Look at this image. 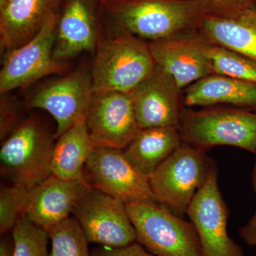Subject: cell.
<instances>
[{
	"label": "cell",
	"instance_id": "cell-1",
	"mask_svg": "<svg viewBox=\"0 0 256 256\" xmlns=\"http://www.w3.org/2000/svg\"><path fill=\"white\" fill-rule=\"evenodd\" d=\"M118 32L150 42L194 31L210 0H102Z\"/></svg>",
	"mask_w": 256,
	"mask_h": 256
},
{
	"label": "cell",
	"instance_id": "cell-2",
	"mask_svg": "<svg viewBox=\"0 0 256 256\" xmlns=\"http://www.w3.org/2000/svg\"><path fill=\"white\" fill-rule=\"evenodd\" d=\"M148 42L118 32L100 42L92 70L94 92H131L156 68Z\"/></svg>",
	"mask_w": 256,
	"mask_h": 256
},
{
	"label": "cell",
	"instance_id": "cell-3",
	"mask_svg": "<svg viewBox=\"0 0 256 256\" xmlns=\"http://www.w3.org/2000/svg\"><path fill=\"white\" fill-rule=\"evenodd\" d=\"M180 130L183 142L198 149L228 146L256 154V114L246 109H185Z\"/></svg>",
	"mask_w": 256,
	"mask_h": 256
},
{
	"label": "cell",
	"instance_id": "cell-4",
	"mask_svg": "<svg viewBox=\"0 0 256 256\" xmlns=\"http://www.w3.org/2000/svg\"><path fill=\"white\" fill-rule=\"evenodd\" d=\"M54 139L36 120H23L2 143V175L28 190L50 178Z\"/></svg>",
	"mask_w": 256,
	"mask_h": 256
},
{
	"label": "cell",
	"instance_id": "cell-5",
	"mask_svg": "<svg viewBox=\"0 0 256 256\" xmlns=\"http://www.w3.org/2000/svg\"><path fill=\"white\" fill-rule=\"evenodd\" d=\"M136 242L154 256H202L194 226L159 203L126 204Z\"/></svg>",
	"mask_w": 256,
	"mask_h": 256
},
{
	"label": "cell",
	"instance_id": "cell-6",
	"mask_svg": "<svg viewBox=\"0 0 256 256\" xmlns=\"http://www.w3.org/2000/svg\"><path fill=\"white\" fill-rule=\"evenodd\" d=\"M214 166L205 150L182 142L149 176L152 191L158 203L182 215Z\"/></svg>",
	"mask_w": 256,
	"mask_h": 256
},
{
	"label": "cell",
	"instance_id": "cell-7",
	"mask_svg": "<svg viewBox=\"0 0 256 256\" xmlns=\"http://www.w3.org/2000/svg\"><path fill=\"white\" fill-rule=\"evenodd\" d=\"M84 178L92 188L124 204L158 203L149 178L131 164L122 150L94 146L84 168Z\"/></svg>",
	"mask_w": 256,
	"mask_h": 256
},
{
	"label": "cell",
	"instance_id": "cell-8",
	"mask_svg": "<svg viewBox=\"0 0 256 256\" xmlns=\"http://www.w3.org/2000/svg\"><path fill=\"white\" fill-rule=\"evenodd\" d=\"M60 16L58 12L52 14L31 40L5 54L0 72L1 95L66 70L65 64L54 58Z\"/></svg>",
	"mask_w": 256,
	"mask_h": 256
},
{
	"label": "cell",
	"instance_id": "cell-9",
	"mask_svg": "<svg viewBox=\"0 0 256 256\" xmlns=\"http://www.w3.org/2000/svg\"><path fill=\"white\" fill-rule=\"evenodd\" d=\"M89 242L122 248L136 242V234L126 204L114 197L90 188L73 210Z\"/></svg>",
	"mask_w": 256,
	"mask_h": 256
},
{
	"label": "cell",
	"instance_id": "cell-10",
	"mask_svg": "<svg viewBox=\"0 0 256 256\" xmlns=\"http://www.w3.org/2000/svg\"><path fill=\"white\" fill-rule=\"evenodd\" d=\"M217 176L214 166L186 214L198 234L202 256H245L227 232L228 210L218 188Z\"/></svg>",
	"mask_w": 256,
	"mask_h": 256
},
{
	"label": "cell",
	"instance_id": "cell-11",
	"mask_svg": "<svg viewBox=\"0 0 256 256\" xmlns=\"http://www.w3.org/2000/svg\"><path fill=\"white\" fill-rule=\"evenodd\" d=\"M86 124L94 146L122 150L140 130L130 92H94Z\"/></svg>",
	"mask_w": 256,
	"mask_h": 256
},
{
	"label": "cell",
	"instance_id": "cell-12",
	"mask_svg": "<svg viewBox=\"0 0 256 256\" xmlns=\"http://www.w3.org/2000/svg\"><path fill=\"white\" fill-rule=\"evenodd\" d=\"M92 72L78 68L42 87L28 100L30 108H40L56 122L57 139L86 116L94 95Z\"/></svg>",
	"mask_w": 256,
	"mask_h": 256
},
{
	"label": "cell",
	"instance_id": "cell-13",
	"mask_svg": "<svg viewBox=\"0 0 256 256\" xmlns=\"http://www.w3.org/2000/svg\"><path fill=\"white\" fill-rule=\"evenodd\" d=\"M130 94L140 129L180 128L185 110L183 90L158 66L152 73Z\"/></svg>",
	"mask_w": 256,
	"mask_h": 256
},
{
	"label": "cell",
	"instance_id": "cell-14",
	"mask_svg": "<svg viewBox=\"0 0 256 256\" xmlns=\"http://www.w3.org/2000/svg\"><path fill=\"white\" fill-rule=\"evenodd\" d=\"M148 43L156 66L182 90L214 74L205 43L194 32Z\"/></svg>",
	"mask_w": 256,
	"mask_h": 256
},
{
	"label": "cell",
	"instance_id": "cell-15",
	"mask_svg": "<svg viewBox=\"0 0 256 256\" xmlns=\"http://www.w3.org/2000/svg\"><path fill=\"white\" fill-rule=\"evenodd\" d=\"M90 188L84 178L64 180L50 175L28 190L24 216L48 232L70 218L77 204Z\"/></svg>",
	"mask_w": 256,
	"mask_h": 256
},
{
	"label": "cell",
	"instance_id": "cell-16",
	"mask_svg": "<svg viewBox=\"0 0 256 256\" xmlns=\"http://www.w3.org/2000/svg\"><path fill=\"white\" fill-rule=\"evenodd\" d=\"M194 32L205 43L256 60V9H213L200 20Z\"/></svg>",
	"mask_w": 256,
	"mask_h": 256
},
{
	"label": "cell",
	"instance_id": "cell-17",
	"mask_svg": "<svg viewBox=\"0 0 256 256\" xmlns=\"http://www.w3.org/2000/svg\"><path fill=\"white\" fill-rule=\"evenodd\" d=\"M98 30L90 0H68L60 16L54 58L64 63L82 52H96Z\"/></svg>",
	"mask_w": 256,
	"mask_h": 256
},
{
	"label": "cell",
	"instance_id": "cell-18",
	"mask_svg": "<svg viewBox=\"0 0 256 256\" xmlns=\"http://www.w3.org/2000/svg\"><path fill=\"white\" fill-rule=\"evenodd\" d=\"M60 0H6L0 6V45L5 54L23 46L57 12Z\"/></svg>",
	"mask_w": 256,
	"mask_h": 256
},
{
	"label": "cell",
	"instance_id": "cell-19",
	"mask_svg": "<svg viewBox=\"0 0 256 256\" xmlns=\"http://www.w3.org/2000/svg\"><path fill=\"white\" fill-rule=\"evenodd\" d=\"M183 99L190 107L228 105L256 110V84L212 74L184 89Z\"/></svg>",
	"mask_w": 256,
	"mask_h": 256
},
{
	"label": "cell",
	"instance_id": "cell-20",
	"mask_svg": "<svg viewBox=\"0 0 256 256\" xmlns=\"http://www.w3.org/2000/svg\"><path fill=\"white\" fill-rule=\"evenodd\" d=\"M182 142L180 128H144L122 151L131 164L149 178Z\"/></svg>",
	"mask_w": 256,
	"mask_h": 256
},
{
	"label": "cell",
	"instance_id": "cell-21",
	"mask_svg": "<svg viewBox=\"0 0 256 256\" xmlns=\"http://www.w3.org/2000/svg\"><path fill=\"white\" fill-rule=\"evenodd\" d=\"M52 156V174L64 180L84 178V170L94 144L88 132L86 117L57 138Z\"/></svg>",
	"mask_w": 256,
	"mask_h": 256
},
{
	"label": "cell",
	"instance_id": "cell-22",
	"mask_svg": "<svg viewBox=\"0 0 256 256\" xmlns=\"http://www.w3.org/2000/svg\"><path fill=\"white\" fill-rule=\"evenodd\" d=\"M205 50L214 74L256 84V60L234 50L210 44L205 43Z\"/></svg>",
	"mask_w": 256,
	"mask_h": 256
},
{
	"label": "cell",
	"instance_id": "cell-23",
	"mask_svg": "<svg viewBox=\"0 0 256 256\" xmlns=\"http://www.w3.org/2000/svg\"><path fill=\"white\" fill-rule=\"evenodd\" d=\"M48 233L52 242L48 256H90L89 242L73 216L50 228Z\"/></svg>",
	"mask_w": 256,
	"mask_h": 256
},
{
	"label": "cell",
	"instance_id": "cell-24",
	"mask_svg": "<svg viewBox=\"0 0 256 256\" xmlns=\"http://www.w3.org/2000/svg\"><path fill=\"white\" fill-rule=\"evenodd\" d=\"M12 256H48V232L33 223L26 216L20 217L12 229Z\"/></svg>",
	"mask_w": 256,
	"mask_h": 256
},
{
	"label": "cell",
	"instance_id": "cell-25",
	"mask_svg": "<svg viewBox=\"0 0 256 256\" xmlns=\"http://www.w3.org/2000/svg\"><path fill=\"white\" fill-rule=\"evenodd\" d=\"M28 190L12 184L0 190V233L12 230L20 217L24 215Z\"/></svg>",
	"mask_w": 256,
	"mask_h": 256
},
{
	"label": "cell",
	"instance_id": "cell-26",
	"mask_svg": "<svg viewBox=\"0 0 256 256\" xmlns=\"http://www.w3.org/2000/svg\"><path fill=\"white\" fill-rule=\"evenodd\" d=\"M22 122V121L18 120V111L14 102L2 97L0 108V138L2 140L9 136Z\"/></svg>",
	"mask_w": 256,
	"mask_h": 256
},
{
	"label": "cell",
	"instance_id": "cell-27",
	"mask_svg": "<svg viewBox=\"0 0 256 256\" xmlns=\"http://www.w3.org/2000/svg\"><path fill=\"white\" fill-rule=\"evenodd\" d=\"M92 256H154L138 242L122 248H96Z\"/></svg>",
	"mask_w": 256,
	"mask_h": 256
},
{
	"label": "cell",
	"instance_id": "cell-28",
	"mask_svg": "<svg viewBox=\"0 0 256 256\" xmlns=\"http://www.w3.org/2000/svg\"><path fill=\"white\" fill-rule=\"evenodd\" d=\"M252 186L256 196V161L252 172ZM239 233L248 245L256 248V208L252 218L240 229Z\"/></svg>",
	"mask_w": 256,
	"mask_h": 256
},
{
	"label": "cell",
	"instance_id": "cell-29",
	"mask_svg": "<svg viewBox=\"0 0 256 256\" xmlns=\"http://www.w3.org/2000/svg\"><path fill=\"white\" fill-rule=\"evenodd\" d=\"M216 10L256 9V0H210Z\"/></svg>",
	"mask_w": 256,
	"mask_h": 256
},
{
	"label": "cell",
	"instance_id": "cell-30",
	"mask_svg": "<svg viewBox=\"0 0 256 256\" xmlns=\"http://www.w3.org/2000/svg\"><path fill=\"white\" fill-rule=\"evenodd\" d=\"M13 246L11 242L2 240L0 242V256H12V255Z\"/></svg>",
	"mask_w": 256,
	"mask_h": 256
},
{
	"label": "cell",
	"instance_id": "cell-31",
	"mask_svg": "<svg viewBox=\"0 0 256 256\" xmlns=\"http://www.w3.org/2000/svg\"><path fill=\"white\" fill-rule=\"evenodd\" d=\"M5 1H6V0H0V6H1L2 5L4 4V3L5 2Z\"/></svg>",
	"mask_w": 256,
	"mask_h": 256
}]
</instances>
